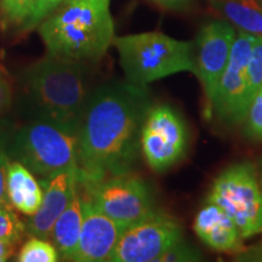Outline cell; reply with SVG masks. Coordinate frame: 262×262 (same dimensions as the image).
Here are the masks:
<instances>
[{
  "label": "cell",
  "instance_id": "obj_1",
  "mask_svg": "<svg viewBox=\"0 0 262 262\" xmlns=\"http://www.w3.org/2000/svg\"><path fill=\"white\" fill-rule=\"evenodd\" d=\"M149 108L146 86L130 81L102 85L90 94L78 129L77 166L81 188L133 172Z\"/></svg>",
  "mask_w": 262,
  "mask_h": 262
},
{
  "label": "cell",
  "instance_id": "obj_2",
  "mask_svg": "<svg viewBox=\"0 0 262 262\" xmlns=\"http://www.w3.org/2000/svg\"><path fill=\"white\" fill-rule=\"evenodd\" d=\"M48 52L77 61H98L114 38L111 0H67L39 24Z\"/></svg>",
  "mask_w": 262,
  "mask_h": 262
},
{
  "label": "cell",
  "instance_id": "obj_3",
  "mask_svg": "<svg viewBox=\"0 0 262 262\" xmlns=\"http://www.w3.org/2000/svg\"><path fill=\"white\" fill-rule=\"evenodd\" d=\"M83 63L48 54L25 71L24 84L38 118L78 133L90 96Z\"/></svg>",
  "mask_w": 262,
  "mask_h": 262
},
{
  "label": "cell",
  "instance_id": "obj_4",
  "mask_svg": "<svg viewBox=\"0 0 262 262\" xmlns=\"http://www.w3.org/2000/svg\"><path fill=\"white\" fill-rule=\"evenodd\" d=\"M113 45L127 81L139 86L181 72L194 74V45L191 41L160 32H145L116 37Z\"/></svg>",
  "mask_w": 262,
  "mask_h": 262
},
{
  "label": "cell",
  "instance_id": "obj_5",
  "mask_svg": "<svg viewBox=\"0 0 262 262\" xmlns=\"http://www.w3.org/2000/svg\"><path fill=\"white\" fill-rule=\"evenodd\" d=\"M77 131L40 118L22 126L10 145L12 157L42 179L77 164Z\"/></svg>",
  "mask_w": 262,
  "mask_h": 262
},
{
  "label": "cell",
  "instance_id": "obj_6",
  "mask_svg": "<svg viewBox=\"0 0 262 262\" xmlns=\"http://www.w3.org/2000/svg\"><path fill=\"white\" fill-rule=\"evenodd\" d=\"M206 202L227 212L243 239L262 234V192L254 164L238 163L225 169L215 179Z\"/></svg>",
  "mask_w": 262,
  "mask_h": 262
},
{
  "label": "cell",
  "instance_id": "obj_7",
  "mask_svg": "<svg viewBox=\"0 0 262 262\" xmlns=\"http://www.w3.org/2000/svg\"><path fill=\"white\" fill-rule=\"evenodd\" d=\"M83 189L104 215L124 229L157 211L148 185L133 172L104 179Z\"/></svg>",
  "mask_w": 262,
  "mask_h": 262
},
{
  "label": "cell",
  "instance_id": "obj_8",
  "mask_svg": "<svg viewBox=\"0 0 262 262\" xmlns=\"http://www.w3.org/2000/svg\"><path fill=\"white\" fill-rule=\"evenodd\" d=\"M188 134L178 112L166 104L150 107L141 130V152L153 171L163 172L182 159Z\"/></svg>",
  "mask_w": 262,
  "mask_h": 262
},
{
  "label": "cell",
  "instance_id": "obj_9",
  "mask_svg": "<svg viewBox=\"0 0 262 262\" xmlns=\"http://www.w3.org/2000/svg\"><path fill=\"white\" fill-rule=\"evenodd\" d=\"M180 239H182V228L179 222L157 210L124 229L110 261L158 262Z\"/></svg>",
  "mask_w": 262,
  "mask_h": 262
},
{
  "label": "cell",
  "instance_id": "obj_10",
  "mask_svg": "<svg viewBox=\"0 0 262 262\" xmlns=\"http://www.w3.org/2000/svg\"><path fill=\"white\" fill-rule=\"evenodd\" d=\"M255 41V35L243 31L237 33L228 63L222 73L211 104L224 122L241 124L247 117V67Z\"/></svg>",
  "mask_w": 262,
  "mask_h": 262
},
{
  "label": "cell",
  "instance_id": "obj_11",
  "mask_svg": "<svg viewBox=\"0 0 262 262\" xmlns=\"http://www.w3.org/2000/svg\"><path fill=\"white\" fill-rule=\"evenodd\" d=\"M237 37L233 25L227 19L206 22L196 35L194 44V74L211 101Z\"/></svg>",
  "mask_w": 262,
  "mask_h": 262
},
{
  "label": "cell",
  "instance_id": "obj_12",
  "mask_svg": "<svg viewBox=\"0 0 262 262\" xmlns=\"http://www.w3.org/2000/svg\"><path fill=\"white\" fill-rule=\"evenodd\" d=\"M81 229L72 261H110L124 228L104 215L90 199H81Z\"/></svg>",
  "mask_w": 262,
  "mask_h": 262
},
{
  "label": "cell",
  "instance_id": "obj_13",
  "mask_svg": "<svg viewBox=\"0 0 262 262\" xmlns=\"http://www.w3.org/2000/svg\"><path fill=\"white\" fill-rule=\"evenodd\" d=\"M42 202L34 215L29 216L26 231L32 237L50 238L52 227L79 187L77 164L61 170L49 179H42Z\"/></svg>",
  "mask_w": 262,
  "mask_h": 262
},
{
  "label": "cell",
  "instance_id": "obj_14",
  "mask_svg": "<svg viewBox=\"0 0 262 262\" xmlns=\"http://www.w3.org/2000/svg\"><path fill=\"white\" fill-rule=\"evenodd\" d=\"M194 231L203 243L215 251L238 255L245 250L238 227L227 212L215 203L206 202L198 211Z\"/></svg>",
  "mask_w": 262,
  "mask_h": 262
},
{
  "label": "cell",
  "instance_id": "obj_15",
  "mask_svg": "<svg viewBox=\"0 0 262 262\" xmlns=\"http://www.w3.org/2000/svg\"><path fill=\"white\" fill-rule=\"evenodd\" d=\"M6 193L11 206L22 214L32 216L42 202V188L31 170L19 162H9L6 172Z\"/></svg>",
  "mask_w": 262,
  "mask_h": 262
},
{
  "label": "cell",
  "instance_id": "obj_16",
  "mask_svg": "<svg viewBox=\"0 0 262 262\" xmlns=\"http://www.w3.org/2000/svg\"><path fill=\"white\" fill-rule=\"evenodd\" d=\"M81 220V196L77 191L70 205L58 216L50 234L51 243L56 247L62 260L72 261L79 241Z\"/></svg>",
  "mask_w": 262,
  "mask_h": 262
},
{
  "label": "cell",
  "instance_id": "obj_17",
  "mask_svg": "<svg viewBox=\"0 0 262 262\" xmlns=\"http://www.w3.org/2000/svg\"><path fill=\"white\" fill-rule=\"evenodd\" d=\"M211 4L239 31L262 35L261 0H211Z\"/></svg>",
  "mask_w": 262,
  "mask_h": 262
},
{
  "label": "cell",
  "instance_id": "obj_18",
  "mask_svg": "<svg viewBox=\"0 0 262 262\" xmlns=\"http://www.w3.org/2000/svg\"><path fill=\"white\" fill-rule=\"evenodd\" d=\"M39 0H0L3 24L27 29Z\"/></svg>",
  "mask_w": 262,
  "mask_h": 262
},
{
  "label": "cell",
  "instance_id": "obj_19",
  "mask_svg": "<svg viewBox=\"0 0 262 262\" xmlns=\"http://www.w3.org/2000/svg\"><path fill=\"white\" fill-rule=\"evenodd\" d=\"M56 247L49 243L47 239L32 237L19 250L17 261L19 262H56L60 261Z\"/></svg>",
  "mask_w": 262,
  "mask_h": 262
},
{
  "label": "cell",
  "instance_id": "obj_20",
  "mask_svg": "<svg viewBox=\"0 0 262 262\" xmlns=\"http://www.w3.org/2000/svg\"><path fill=\"white\" fill-rule=\"evenodd\" d=\"M262 88V35H255V41L247 67V102L250 107L255 95Z\"/></svg>",
  "mask_w": 262,
  "mask_h": 262
},
{
  "label": "cell",
  "instance_id": "obj_21",
  "mask_svg": "<svg viewBox=\"0 0 262 262\" xmlns=\"http://www.w3.org/2000/svg\"><path fill=\"white\" fill-rule=\"evenodd\" d=\"M26 232V226L18 219L11 205H0V241L17 244Z\"/></svg>",
  "mask_w": 262,
  "mask_h": 262
},
{
  "label": "cell",
  "instance_id": "obj_22",
  "mask_svg": "<svg viewBox=\"0 0 262 262\" xmlns=\"http://www.w3.org/2000/svg\"><path fill=\"white\" fill-rule=\"evenodd\" d=\"M244 122L248 135L255 140L262 141V88L255 95Z\"/></svg>",
  "mask_w": 262,
  "mask_h": 262
},
{
  "label": "cell",
  "instance_id": "obj_23",
  "mask_svg": "<svg viewBox=\"0 0 262 262\" xmlns=\"http://www.w3.org/2000/svg\"><path fill=\"white\" fill-rule=\"evenodd\" d=\"M202 255L192 245L183 242V238L176 242L169 250L162 255L159 261H201ZM158 261V262H159Z\"/></svg>",
  "mask_w": 262,
  "mask_h": 262
},
{
  "label": "cell",
  "instance_id": "obj_24",
  "mask_svg": "<svg viewBox=\"0 0 262 262\" xmlns=\"http://www.w3.org/2000/svg\"><path fill=\"white\" fill-rule=\"evenodd\" d=\"M66 2H67V0H39L37 9H35L34 15H33L31 21H29L27 29L38 26L42 19L48 17L52 11H55L58 6L62 5Z\"/></svg>",
  "mask_w": 262,
  "mask_h": 262
},
{
  "label": "cell",
  "instance_id": "obj_25",
  "mask_svg": "<svg viewBox=\"0 0 262 262\" xmlns=\"http://www.w3.org/2000/svg\"><path fill=\"white\" fill-rule=\"evenodd\" d=\"M9 159L3 141L0 140V205H11L6 193V172H8Z\"/></svg>",
  "mask_w": 262,
  "mask_h": 262
},
{
  "label": "cell",
  "instance_id": "obj_26",
  "mask_svg": "<svg viewBox=\"0 0 262 262\" xmlns=\"http://www.w3.org/2000/svg\"><path fill=\"white\" fill-rule=\"evenodd\" d=\"M12 103V89L6 75L0 71V116L10 110Z\"/></svg>",
  "mask_w": 262,
  "mask_h": 262
},
{
  "label": "cell",
  "instance_id": "obj_27",
  "mask_svg": "<svg viewBox=\"0 0 262 262\" xmlns=\"http://www.w3.org/2000/svg\"><path fill=\"white\" fill-rule=\"evenodd\" d=\"M157 5L171 11H185L192 4V0H153Z\"/></svg>",
  "mask_w": 262,
  "mask_h": 262
},
{
  "label": "cell",
  "instance_id": "obj_28",
  "mask_svg": "<svg viewBox=\"0 0 262 262\" xmlns=\"http://www.w3.org/2000/svg\"><path fill=\"white\" fill-rule=\"evenodd\" d=\"M238 257L243 261H262V243L251 249H245L243 253L238 254Z\"/></svg>",
  "mask_w": 262,
  "mask_h": 262
},
{
  "label": "cell",
  "instance_id": "obj_29",
  "mask_svg": "<svg viewBox=\"0 0 262 262\" xmlns=\"http://www.w3.org/2000/svg\"><path fill=\"white\" fill-rule=\"evenodd\" d=\"M14 244L6 243V242L0 241V262L8 261L11 255L14 254Z\"/></svg>",
  "mask_w": 262,
  "mask_h": 262
},
{
  "label": "cell",
  "instance_id": "obj_30",
  "mask_svg": "<svg viewBox=\"0 0 262 262\" xmlns=\"http://www.w3.org/2000/svg\"><path fill=\"white\" fill-rule=\"evenodd\" d=\"M258 181H260V187L262 192V162L260 164V170H258Z\"/></svg>",
  "mask_w": 262,
  "mask_h": 262
},
{
  "label": "cell",
  "instance_id": "obj_31",
  "mask_svg": "<svg viewBox=\"0 0 262 262\" xmlns=\"http://www.w3.org/2000/svg\"><path fill=\"white\" fill-rule=\"evenodd\" d=\"M261 2H262V0H261Z\"/></svg>",
  "mask_w": 262,
  "mask_h": 262
}]
</instances>
